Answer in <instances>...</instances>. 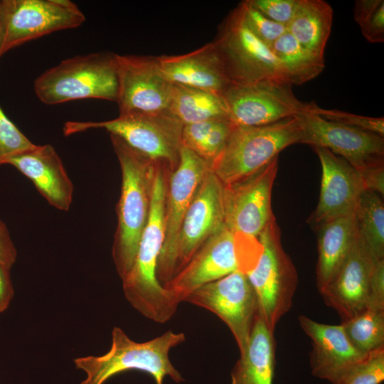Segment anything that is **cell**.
Wrapping results in <instances>:
<instances>
[{
	"label": "cell",
	"instance_id": "cell-1",
	"mask_svg": "<svg viewBox=\"0 0 384 384\" xmlns=\"http://www.w3.org/2000/svg\"><path fill=\"white\" fill-rule=\"evenodd\" d=\"M170 169L158 164L155 171L151 208L134 264L122 278L124 295L142 316L164 324L175 314L179 300L158 281L156 272L165 236V206Z\"/></svg>",
	"mask_w": 384,
	"mask_h": 384
},
{
	"label": "cell",
	"instance_id": "cell-2",
	"mask_svg": "<svg viewBox=\"0 0 384 384\" xmlns=\"http://www.w3.org/2000/svg\"><path fill=\"white\" fill-rule=\"evenodd\" d=\"M119 162L122 185L117 206V225L112 258L122 279L131 270L150 213L156 164L110 134Z\"/></svg>",
	"mask_w": 384,
	"mask_h": 384
},
{
	"label": "cell",
	"instance_id": "cell-3",
	"mask_svg": "<svg viewBox=\"0 0 384 384\" xmlns=\"http://www.w3.org/2000/svg\"><path fill=\"white\" fill-rule=\"evenodd\" d=\"M185 340L183 333L168 331L150 341L139 343L114 326L111 347L106 353L76 358L73 362L76 368L86 375L80 384H104L112 376L131 370L149 373L156 384H163L166 376L181 383L184 378L171 362L169 352Z\"/></svg>",
	"mask_w": 384,
	"mask_h": 384
},
{
	"label": "cell",
	"instance_id": "cell-4",
	"mask_svg": "<svg viewBox=\"0 0 384 384\" xmlns=\"http://www.w3.org/2000/svg\"><path fill=\"white\" fill-rule=\"evenodd\" d=\"M300 138L299 116L262 126H234L211 171L223 186L230 185L260 171Z\"/></svg>",
	"mask_w": 384,
	"mask_h": 384
},
{
	"label": "cell",
	"instance_id": "cell-5",
	"mask_svg": "<svg viewBox=\"0 0 384 384\" xmlns=\"http://www.w3.org/2000/svg\"><path fill=\"white\" fill-rule=\"evenodd\" d=\"M33 87L38 100L48 105L88 98L116 101L115 54L93 53L63 60L37 77Z\"/></svg>",
	"mask_w": 384,
	"mask_h": 384
},
{
	"label": "cell",
	"instance_id": "cell-6",
	"mask_svg": "<svg viewBox=\"0 0 384 384\" xmlns=\"http://www.w3.org/2000/svg\"><path fill=\"white\" fill-rule=\"evenodd\" d=\"M183 124L169 111L157 113L127 112L103 122L68 121L63 133L69 136L90 129H104L135 151L174 171L180 160Z\"/></svg>",
	"mask_w": 384,
	"mask_h": 384
},
{
	"label": "cell",
	"instance_id": "cell-7",
	"mask_svg": "<svg viewBox=\"0 0 384 384\" xmlns=\"http://www.w3.org/2000/svg\"><path fill=\"white\" fill-rule=\"evenodd\" d=\"M261 250L245 274L254 290L257 316L274 331L292 305L298 284L297 270L281 242L279 228L273 220L258 237Z\"/></svg>",
	"mask_w": 384,
	"mask_h": 384
},
{
	"label": "cell",
	"instance_id": "cell-8",
	"mask_svg": "<svg viewBox=\"0 0 384 384\" xmlns=\"http://www.w3.org/2000/svg\"><path fill=\"white\" fill-rule=\"evenodd\" d=\"M213 43L230 84L267 79L287 81L271 49L247 27L239 6L228 16Z\"/></svg>",
	"mask_w": 384,
	"mask_h": 384
},
{
	"label": "cell",
	"instance_id": "cell-9",
	"mask_svg": "<svg viewBox=\"0 0 384 384\" xmlns=\"http://www.w3.org/2000/svg\"><path fill=\"white\" fill-rule=\"evenodd\" d=\"M292 85L280 79L231 84L222 94L235 126H262L309 112L314 104L299 100Z\"/></svg>",
	"mask_w": 384,
	"mask_h": 384
},
{
	"label": "cell",
	"instance_id": "cell-10",
	"mask_svg": "<svg viewBox=\"0 0 384 384\" xmlns=\"http://www.w3.org/2000/svg\"><path fill=\"white\" fill-rule=\"evenodd\" d=\"M85 16L69 0H1L0 56L29 41L82 25Z\"/></svg>",
	"mask_w": 384,
	"mask_h": 384
},
{
	"label": "cell",
	"instance_id": "cell-11",
	"mask_svg": "<svg viewBox=\"0 0 384 384\" xmlns=\"http://www.w3.org/2000/svg\"><path fill=\"white\" fill-rule=\"evenodd\" d=\"M206 309L218 316L229 328L242 354L247 346L257 316L254 290L245 272L237 270L206 284L183 300Z\"/></svg>",
	"mask_w": 384,
	"mask_h": 384
},
{
	"label": "cell",
	"instance_id": "cell-12",
	"mask_svg": "<svg viewBox=\"0 0 384 384\" xmlns=\"http://www.w3.org/2000/svg\"><path fill=\"white\" fill-rule=\"evenodd\" d=\"M278 164L277 156L256 173L224 186L225 224L235 235L257 240L275 219L271 199Z\"/></svg>",
	"mask_w": 384,
	"mask_h": 384
},
{
	"label": "cell",
	"instance_id": "cell-13",
	"mask_svg": "<svg viewBox=\"0 0 384 384\" xmlns=\"http://www.w3.org/2000/svg\"><path fill=\"white\" fill-rule=\"evenodd\" d=\"M210 169L209 163L182 146L179 163L168 179L165 236L156 272L158 281L163 287L173 277L174 250L185 215Z\"/></svg>",
	"mask_w": 384,
	"mask_h": 384
},
{
	"label": "cell",
	"instance_id": "cell-14",
	"mask_svg": "<svg viewBox=\"0 0 384 384\" xmlns=\"http://www.w3.org/2000/svg\"><path fill=\"white\" fill-rule=\"evenodd\" d=\"M299 117L300 144L326 148L358 171L384 165V137L328 121L310 112Z\"/></svg>",
	"mask_w": 384,
	"mask_h": 384
},
{
	"label": "cell",
	"instance_id": "cell-15",
	"mask_svg": "<svg viewBox=\"0 0 384 384\" xmlns=\"http://www.w3.org/2000/svg\"><path fill=\"white\" fill-rule=\"evenodd\" d=\"M119 114L168 111L174 84L161 71L156 57L115 54Z\"/></svg>",
	"mask_w": 384,
	"mask_h": 384
},
{
	"label": "cell",
	"instance_id": "cell-16",
	"mask_svg": "<svg viewBox=\"0 0 384 384\" xmlns=\"http://www.w3.org/2000/svg\"><path fill=\"white\" fill-rule=\"evenodd\" d=\"M223 188L210 169L182 222L174 250L173 277L210 238L225 226Z\"/></svg>",
	"mask_w": 384,
	"mask_h": 384
},
{
	"label": "cell",
	"instance_id": "cell-17",
	"mask_svg": "<svg viewBox=\"0 0 384 384\" xmlns=\"http://www.w3.org/2000/svg\"><path fill=\"white\" fill-rule=\"evenodd\" d=\"M314 149L322 171L319 201L307 220L315 230L327 221L353 213L365 188L359 171L347 161L326 148Z\"/></svg>",
	"mask_w": 384,
	"mask_h": 384
},
{
	"label": "cell",
	"instance_id": "cell-18",
	"mask_svg": "<svg viewBox=\"0 0 384 384\" xmlns=\"http://www.w3.org/2000/svg\"><path fill=\"white\" fill-rule=\"evenodd\" d=\"M240 270L235 235L226 226L210 238L164 287L179 300L198 287Z\"/></svg>",
	"mask_w": 384,
	"mask_h": 384
},
{
	"label": "cell",
	"instance_id": "cell-19",
	"mask_svg": "<svg viewBox=\"0 0 384 384\" xmlns=\"http://www.w3.org/2000/svg\"><path fill=\"white\" fill-rule=\"evenodd\" d=\"M376 260L356 232L351 249L326 287L320 292L326 304L346 321L366 307L368 284Z\"/></svg>",
	"mask_w": 384,
	"mask_h": 384
},
{
	"label": "cell",
	"instance_id": "cell-20",
	"mask_svg": "<svg viewBox=\"0 0 384 384\" xmlns=\"http://www.w3.org/2000/svg\"><path fill=\"white\" fill-rule=\"evenodd\" d=\"M298 320L311 341L309 362L314 376L335 384L366 357L351 343L341 324H321L304 315L299 316Z\"/></svg>",
	"mask_w": 384,
	"mask_h": 384
},
{
	"label": "cell",
	"instance_id": "cell-21",
	"mask_svg": "<svg viewBox=\"0 0 384 384\" xmlns=\"http://www.w3.org/2000/svg\"><path fill=\"white\" fill-rule=\"evenodd\" d=\"M6 164L13 166L28 178L50 206L63 211L70 209L73 184L52 145H36L28 151L10 158Z\"/></svg>",
	"mask_w": 384,
	"mask_h": 384
},
{
	"label": "cell",
	"instance_id": "cell-22",
	"mask_svg": "<svg viewBox=\"0 0 384 384\" xmlns=\"http://www.w3.org/2000/svg\"><path fill=\"white\" fill-rule=\"evenodd\" d=\"M156 60L164 75L174 85L220 95L231 85L213 42L186 54L161 55Z\"/></svg>",
	"mask_w": 384,
	"mask_h": 384
},
{
	"label": "cell",
	"instance_id": "cell-23",
	"mask_svg": "<svg viewBox=\"0 0 384 384\" xmlns=\"http://www.w3.org/2000/svg\"><path fill=\"white\" fill-rule=\"evenodd\" d=\"M275 348L274 332L257 316L247 348L231 371L230 384H273Z\"/></svg>",
	"mask_w": 384,
	"mask_h": 384
},
{
	"label": "cell",
	"instance_id": "cell-24",
	"mask_svg": "<svg viewBox=\"0 0 384 384\" xmlns=\"http://www.w3.org/2000/svg\"><path fill=\"white\" fill-rule=\"evenodd\" d=\"M316 286L321 292L346 259L356 234L354 213L327 221L316 229Z\"/></svg>",
	"mask_w": 384,
	"mask_h": 384
},
{
	"label": "cell",
	"instance_id": "cell-25",
	"mask_svg": "<svg viewBox=\"0 0 384 384\" xmlns=\"http://www.w3.org/2000/svg\"><path fill=\"white\" fill-rule=\"evenodd\" d=\"M333 10L322 0H297L287 31L305 49L324 58V50L331 33Z\"/></svg>",
	"mask_w": 384,
	"mask_h": 384
},
{
	"label": "cell",
	"instance_id": "cell-26",
	"mask_svg": "<svg viewBox=\"0 0 384 384\" xmlns=\"http://www.w3.org/2000/svg\"><path fill=\"white\" fill-rule=\"evenodd\" d=\"M168 111L183 125L228 119L222 95L179 85H174Z\"/></svg>",
	"mask_w": 384,
	"mask_h": 384
},
{
	"label": "cell",
	"instance_id": "cell-27",
	"mask_svg": "<svg viewBox=\"0 0 384 384\" xmlns=\"http://www.w3.org/2000/svg\"><path fill=\"white\" fill-rule=\"evenodd\" d=\"M286 80L291 85H301L318 76L324 69L321 58L302 47L287 31L271 46Z\"/></svg>",
	"mask_w": 384,
	"mask_h": 384
},
{
	"label": "cell",
	"instance_id": "cell-28",
	"mask_svg": "<svg viewBox=\"0 0 384 384\" xmlns=\"http://www.w3.org/2000/svg\"><path fill=\"white\" fill-rule=\"evenodd\" d=\"M356 234L376 259H384V203L378 193L365 190L354 210Z\"/></svg>",
	"mask_w": 384,
	"mask_h": 384
},
{
	"label": "cell",
	"instance_id": "cell-29",
	"mask_svg": "<svg viewBox=\"0 0 384 384\" xmlns=\"http://www.w3.org/2000/svg\"><path fill=\"white\" fill-rule=\"evenodd\" d=\"M341 324L351 343L361 353L368 355L384 347V309L366 306Z\"/></svg>",
	"mask_w": 384,
	"mask_h": 384
},
{
	"label": "cell",
	"instance_id": "cell-30",
	"mask_svg": "<svg viewBox=\"0 0 384 384\" xmlns=\"http://www.w3.org/2000/svg\"><path fill=\"white\" fill-rule=\"evenodd\" d=\"M353 16L364 38L370 43L384 41V1L357 0Z\"/></svg>",
	"mask_w": 384,
	"mask_h": 384
},
{
	"label": "cell",
	"instance_id": "cell-31",
	"mask_svg": "<svg viewBox=\"0 0 384 384\" xmlns=\"http://www.w3.org/2000/svg\"><path fill=\"white\" fill-rule=\"evenodd\" d=\"M384 380V347L369 353L335 384H380Z\"/></svg>",
	"mask_w": 384,
	"mask_h": 384
},
{
	"label": "cell",
	"instance_id": "cell-32",
	"mask_svg": "<svg viewBox=\"0 0 384 384\" xmlns=\"http://www.w3.org/2000/svg\"><path fill=\"white\" fill-rule=\"evenodd\" d=\"M36 146L9 119L0 107V166Z\"/></svg>",
	"mask_w": 384,
	"mask_h": 384
},
{
	"label": "cell",
	"instance_id": "cell-33",
	"mask_svg": "<svg viewBox=\"0 0 384 384\" xmlns=\"http://www.w3.org/2000/svg\"><path fill=\"white\" fill-rule=\"evenodd\" d=\"M239 6L247 27L270 48L287 32L286 26L266 18L252 6L249 0L240 3Z\"/></svg>",
	"mask_w": 384,
	"mask_h": 384
},
{
	"label": "cell",
	"instance_id": "cell-34",
	"mask_svg": "<svg viewBox=\"0 0 384 384\" xmlns=\"http://www.w3.org/2000/svg\"><path fill=\"white\" fill-rule=\"evenodd\" d=\"M310 113L326 120L339 123L384 137V118L359 115L338 110H327L314 104Z\"/></svg>",
	"mask_w": 384,
	"mask_h": 384
},
{
	"label": "cell",
	"instance_id": "cell-35",
	"mask_svg": "<svg viewBox=\"0 0 384 384\" xmlns=\"http://www.w3.org/2000/svg\"><path fill=\"white\" fill-rule=\"evenodd\" d=\"M234 126L228 119L215 120L199 154L210 166L225 148Z\"/></svg>",
	"mask_w": 384,
	"mask_h": 384
},
{
	"label": "cell",
	"instance_id": "cell-36",
	"mask_svg": "<svg viewBox=\"0 0 384 384\" xmlns=\"http://www.w3.org/2000/svg\"><path fill=\"white\" fill-rule=\"evenodd\" d=\"M252 6L268 19L284 26L291 21L297 0H249Z\"/></svg>",
	"mask_w": 384,
	"mask_h": 384
},
{
	"label": "cell",
	"instance_id": "cell-37",
	"mask_svg": "<svg viewBox=\"0 0 384 384\" xmlns=\"http://www.w3.org/2000/svg\"><path fill=\"white\" fill-rule=\"evenodd\" d=\"M366 306L384 309V259L377 260L372 270Z\"/></svg>",
	"mask_w": 384,
	"mask_h": 384
},
{
	"label": "cell",
	"instance_id": "cell-38",
	"mask_svg": "<svg viewBox=\"0 0 384 384\" xmlns=\"http://www.w3.org/2000/svg\"><path fill=\"white\" fill-rule=\"evenodd\" d=\"M17 258V250L6 224L0 219V263L11 270Z\"/></svg>",
	"mask_w": 384,
	"mask_h": 384
},
{
	"label": "cell",
	"instance_id": "cell-39",
	"mask_svg": "<svg viewBox=\"0 0 384 384\" xmlns=\"http://www.w3.org/2000/svg\"><path fill=\"white\" fill-rule=\"evenodd\" d=\"M365 190L384 195V165L371 167L359 171Z\"/></svg>",
	"mask_w": 384,
	"mask_h": 384
},
{
	"label": "cell",
	"instance_id": "cell-40",
	"mask_svg": "<svg viewBox=\"0 0 384 384\" xmlns=\"http://www.w3.org/2000/svg\"><path fill=\"white\" fill-rule=\"evenodd\" d=\"M14 296L10 270L0 263V314L9 306Z\"/></svg>",
	"mask_w": 384,
	"mask_h": 384
},
{
	"label": "cell",
	"instance_id": "cell-41",
	"mask_svg": "<svg viewBox=\"0 0 384 384\" xmlns=\"http://www.w3.org/2000/svg\"><path fill=\"white\" fill-rule=\"evenodd\" d=\"M1 0H0V48H1ZM0 58H1V56H0Z\"/></svg>",
	"mask_w": 384,
	"mask_h": 384
}]
</instances>
